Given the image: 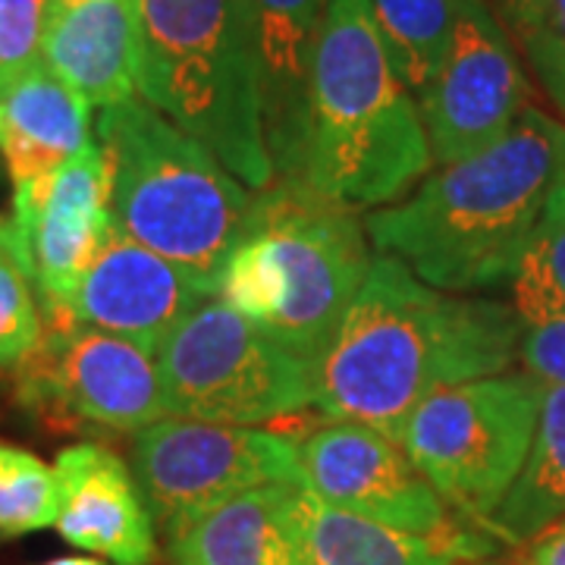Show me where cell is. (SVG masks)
<instances>
[{
    "mask_svg": "<svg viewBox=\"0 0 565 565\" xmlns=\"http://www.w3.org/2000/svg\"><path fill=\"white\" fill-rule=\"evenodd\" d=\"M519 362L544 386H565V315L522 323Z\"/></svg>",
    "mask_w": 565,
    "mask_h": 565,
    "instance_id": "obj_28",
    "label": "cell"
},
{
    "mask_svg": "<svg viewBox=\"0 0 565 565\" xmlns=\"http://www.w3.org/2000/svg\"><path fill=\"white\" fill-rule=\"evenodd\" d=\"M434 154L415 95L396 76L371 0H327L305 132L302 185L349 211L405 199Z\"/></svg>",
    "mask_w": 565,
    "mask_h": 565,
    "instance_id": "obj_3",
    "label": "cell"
},
{
    "mask_svg": "<svg viewBox=\"0 0 565 565\" xmlns=\"http://www.w3.org/2000/svg\"><path fill=\"white\" fill-rule=\"evenodd\" d=\"M456 10L459 0H371L386 57L415 102L444 63Z\"/></svg>",
    "mask_w": 565,
    "mask_h": 565,
    "instance_id": "obj_22",
    "label": "cell"
},
{
    "mask_svg": "<svg viewBox=\"0 0 565 565\" xmlns=\"http://www.w3.org/2000/svg\"><path fill=\"white\" fill-rule=\"evenodd\" d=\"M47 0H0V82L41 61Z\"/></svg>",
    "mask_w": 565,
    "mask_h": 565,
    "instance_id": "obj_27",
    "label": "cell"
},
{
    "mask_svg": "<svg viewBox=\"0 0 565 565\" xmlns=\"http://www.w3.org/2000/svg\"><path fill=\"white\" fill-rule=\"evenodd\" d=\"M47 565H104L98 559H85V556H63V559H54V563Z\"/></svg>",
    "mask_w": 565,
    "mask_h": 565,
    "instance_id": "obj_30",
    "label": "cell"
},
{
    "mask_svg": "<svg viewBox=\"0 0 565 565\" xmlns=\"http://www.w3.org/2000/svg\"><path fill=\"white\" fill-rule=\"evenodd\" d=\"M519 337L515 305L434 289L399 258L374 255L315 364V405L330 422L396 437L427 396L505 374L519 359Z\"/></svg>",
    "mask_w": 565,
    "mask_h": 565,
    "instance_id": "obj_1",
    "label": "cell"
},
{
    "mask_svg": "<svg viewBox=\"0 0 565 565\" xmlns=\"http://www.w3.org/2000/svg\"><path fill=\"white\" fill-rule=\"evenodd\" d=\"M487 565H500V563H487Z\"/></svg>",
    "mask_w": 565,
    "mask_h": 565,
    "instance_id": "obj_32",
    "label": "cell"
},
{
    "mask_svg": "<svg viewBox=\"0 0 565 565\" xmlns=\"http://www.w3.org/2000/svg\"><path fill=\"white\" fill-rule=\"evenodd\" d=\"M61 515L66 544L98 553L114 565H151L158 556L154 519L139 481L117 452L102 444H76L57 452Z\"/></svg>",
    "mask_w": 565,
    "mask_h": 565,
    "instance_id": "obj_15",
    "label": "cell"
},
{
    "mask_svg": "<svg viewBox=\"0 0 565 565\" xmlns=\"http://www.w3.org/2000/svg\"><path fill=\"white\" fill-rule=\"evenodd\" d=\"M565 122V0H487Z\"/></svg>",
    "mask_w": 565,
    "mask_h": 565,
    "instance_id": "obj_24",
    "label": "cell"
},
{
    "mask_svg": "<svg viewBox=\"0 0 565 565\" xmlns=\"http://www.w3.org/2000/svg\"><path fill=\"white\" fill-rule=\"evenodd\" d=\"M141 0H85L47 13L41 61L92 107L139 98Z\"/></svg>",
    "mask_w": 565,
    "mask_h": 565,
    "instance_id": "obj_17",
    "label": "cell"
},
{
    "mask_svg": "<svg viewBox=\"0 0 565 565\" xmlns=\"http://www.w3.org/2000/svg\"><path fill=\"white\" fill-rule=\"evenodd\" d=\"M92 141V104L44 61L0 82V158L13 185L54 173Z\"/></svg>",
    "mask_w": 565,
    "mask_h": 565,
    "instance_id": "obj_19",
    "label": "cell"
},
{
    "mask_svg": "<svg viewBox=\"0 0 565 565\" xmlns=\"http://www.w3.org/2000/svg\"><path fill=\"white\" fill-rule=\"evenodd\" d=\"M39 286L44 318L76 292L114 226L110 167L98 139L41 180L13 185V217Z\"/></svg>",
    "mask_w": 565,
    "mask_h": 565,
    "instance_id": "obj_13",
    "label": "cell"
},
{
    "mask_svg": "<svg viewBox=\"0 0 565 565\" xmlns=\"http://www.w3.org/2000/svg\"><path fill=\"white\" fill-rule=\"evenodd\" d=\"M512 296L522 323L565 315V177L553 185L544 214L531 233L512 277Z\"/></svg>",
    "mask_w": 565,
    "mask_h": 565,
    "instance_id": "obj_23",
    "label": "cell"
},
{
    "mask_svg": "<svg viewBox=\"0 0 565 565\" xmlns=\"http://www.w3.org/2000/svg\"><path fill=\"white\" fill-rule=\"evenodd\" d=\"M525 107V70L503 22L487 0H459L444 63L418 98L434 163L478 154Z\"/></svg>",
    "mask_w": 565,
    "mask_h": 565,
    "instance_id": "obj_12",
    "label": "cell"
},
{
    "mask_svg": "<svg viewBox=\"0 0 565 565\" xmlns=\"http://www.w3.org/2000/svg\"><path fill=\"white\" fill-rule=\"evenodd\" d=\"M44 337V308L17 223L0 217V367H20Z\"/></svg>",
    "mask_w": 565,
    "mask_h": 565,
    "instance_id": "obj_25",
    "label": "cell"
},
{
    "mask_svg": "<svg viewBox=\"0 0 565 565\" xmlns=\"http://www.w3.org/2000/svg\"><path fill=\"white\" fill-rule=\"evenodd\" d=\"M305 487L333 509L352 512L377 525L434 537L462 559L487 553L481 527L449 522L446 503L396 437L352 422L323 424L299 440Z\"/></svg>",
    "mask_w": 565,
    "mask_h": 565,
    "instance_id": "obj_10",
    "label": "cell"
},
{
    "mask_svg": "<svg viewBox=\"0 0 565 565\" xmlns=\"http://www.w3.org/2000/svg\"><path fill=\"white\" fill-rule=\"evenodd\" d=\"M374 262L359 211L274 182L223 267L221 299L318 364Z\"/></svg>",
    "mask_w": 565,
    "mask_h": 565,
    "instance_id": "obj_5",
    "label": "cell"
},
{
    "mask_svg": "<svg viewBox=\"0 0 565 565\" xmlns=\"http://www.w3.org/2000/svg\"><path fill=\"white\" fill-rule=\"evenodd\" d=\"M132 475L154 525L167 537L248 490L305 487L296 437L173 415L136 434Z\"/></svg>",
    "mask_w": 565,
    "mask_h": 565,
    "instance_id": "obj_9",
    "label": "cell"
},
{
    "mask_svg": "<svg viewBox=\"0 0 565 565\" xmlns=\"http://www.w3.org/2000/svg\"><path fill=\"white\" fill-rule=\"evenodd\" d=\"M173 565H305V487L248 490L167 537Z\"/></svg>",
    "mask_w": 565,
    "mask_h": 565,
    "instance_id": "obj_18",
    "label": "cell"
},
{
    "mask_svg": "<svg viewBox=\"0 0 565 565\" xmlns=\"http://www.w3.org/2000/svg\"><path fill=\"white\" fill-rule=\"evenodd\" d=\"M434 537H418L333 509L305 487V565H456Z\"/></svg>",
    "mask_w": 565,
    "mask_h": 565,
    "instance_id": "obj_21",
    "label": "cell"
},
{
    "mask_svg": "<svg viewBox=\"0 0 565 565\" xmlns=\"http://www.w3.org/2000/svg\"><path fill=\"white\" fill-rule=\"evenodd\" d=\"M57 471L35 452L0 440V537H22L57 525Z\"/></svg>",
    "mask_w": 565,
    "mask_h": 565,
    "instance_id": "obj_26",
    "label": "cell"
},
{
    "mask_svg": "<svg viewBox=\"0 0 565 565\" xmlns=\"http://www.w3.org/2000/svg\"><path fill=\"white\" fill-rule=\"evenodd\" d=\"M262 61L264 139L274 182L302 185L308 85L327 0H248Z\"/></svg>",
    "mask_w": 565,
    "mask_h": 565,
    "instance_id": "obj_16",
    "label": "cell"
},
{
    "mask_svg": "<svg viewBox=\"0 0 565 565\" xmlns=\"http://www.w3.org/2000/svg\"><path fill=\"white\" fill-rule=\"evenodd\" d=\"M527 565H565V519L525 546Z\"/></svg>",
    "mask_w": 565,
    "mask_h": 565,
    "instance_id": "obj_29",
    "label": "cell"
},
{
    "mask_svg": "<svg viewBox=\"0 0 565 565\" xmlns=\"http://www.w3.org/2000/svg\"><path fill=\"white\" fill-rule=\"evenodd\" d=\"M76 3H85V0H47V13H61V10H70Z\"/></svg>",
    "mask_w": 565,
    "mask_h": 565,
    "instance_id": "obj_31",
    "label": "cell"
},
{
    "mask_svg": "<svg viewBox=\"0 0 565 565\" xmlns=\"http://www.w3.org/2000/svg\"><path fill=\"white\" fill-rule=\"evenodd\" d=\"M544 390L512 371L449 386L412 408L396 440L446 509L484 527L525 465Z\"/></svg>",
    "mask_w": 565,
    "mask_h": 565,
    "instance_id": "obj_7",
    "label": "cell"
},
{
    "mask_svg": "<svg viewBox=\"0 0 565 565\" xmlns=\"http://www.w3.org/2000/svg\"><path fill=\"white\" fill-rule=\"evenodd\" d=\"M20 403L51 418L139 434L167 418L151 352L85 323H44L39 349L20 364Z\"/></svg>",
    "mask_w": 565,
    "mask_h": 565,
    "instance_id": "obj_11",
    "label": "cell"
},
{
    "mask_svg": "<svg viewBox=\"0 0 565 565\" xmlns=\"http://www.w3.org/2000/svg\"><path fill=\"white\" fill-rule=\"evenodd\" d=\"M139 98L252 192L274 185L248 0H141Z\"/></svg>",
    "mask_w": 565,
    "mask_h": 565,
    "instance_id": "obj_6",
    "label": "cell"
},
{
    "mask_svg": "<svg viewBox=\"0 0 565 565\" xmlns=\"http://www.w3.org/2000/svg\"><path fill=\"white\" fill-rule=\"evenodd\" d=\"M114 226L173 262L207 296L248 230L255 195L221 158L141 98L102 107Z\"/></svg>",
    "mask_w": 565,
    "mask_h": 565,
    "instance_id": "obj_4",
    "label": "cell"
},
{
    "mask_svg": "<svg viewBox=\"0 0 565 565\" xmlns=\"http://www.w3.org/2000/svg\"><path fill=\"white\" fill-rule=\"evenodd\" d=\"M559 519H565V386H546L525 465L484 531L503 544L527 546Z\"/></svg>",
    "mask_w": 565,
    "mask_h": 565,
    "instance_id": "obj_20",
    "label": "cell"
},
{
    "mask_svg": "<svg viewBox=\"0 0 565 565\" xmlns=\"http://www.w3.org/2000/svg\"><path fill=\"white\" fill-rule=\"evenodd\" d=\"M565 177V122L541 107L519 114L478 154L427 173L403 202L364 217L377 255L427 286L475 296L512 286L553 185Z\"/></svg>",
    "mask_w": 565,
    "mask_h": 565,
    "instance_id": "obj_2",
    "label": "cell"
},
{
    "mask_svg": "<svg viewBox=\"0 0 565 565\" xmlns=\"http://www.w3.org/2000/svg\"><path fill=\"white\" fill-rule=\"evenodd\" d=\"M173 418L274 424L315 405V364L217 299L199 305L154 355Z\"/></svg>",
    "mask_w": 565,
    "mask_h": 565,
    "instance_id": "obj_8",
    "label": "cell"
},
{
    "mask_svg": "<svg viewBox=\"0 0 565 565\" xmlns=\"http://www.w3.org/2000/svg\"><path fill=\"white\" fill-rule=\"evenodd\" d=\"M207 299L217 296L202 292L177 264L110 226L102 252L82 274L70 302L44 318V323L98 327L158 355L163 340Z\"/></svg>",
    "mask_w": 565,
    "mask_h": 565,
    "instance_id": "obj_14",
    "label": "cell"
}]
</instances>
